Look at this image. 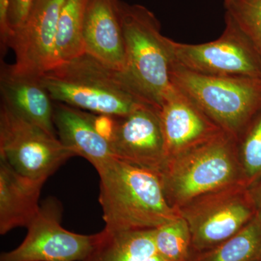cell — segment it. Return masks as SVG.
<instances>
[{
  "label": "cell",
  "mask_w": 261,
  "mask_h": 261,
  "mask_svg": "<svg viewBox=\"0 0 261 261\" xmlns=\"http://www.w3.org/2000/svg\"><path fill=\"white\" fill-rule=\"evenodd\" d=\"M96 170L106 230L154 229L179 216L168 203L156 171L116 158Z\"/></svg>",
  "instance_id": "6da1fadb"
},
{
  "label": "cell",
  "mask_w": 261,
  "mask_h": 261,
  "mask_svg": "<svg viewBox=\"0 0 261 261\" xmlns=\"http://www.w3.org/2000/svg\"><path fill=\"white\" fill-rule=\"evenodd\" d=\"M41 81L53 100L103 116L124 117L151 104L123 71L87 53L47 70Z\"/></svg>",
  "instance_id": "7a4b0ae2"
},
{
  "label": "cell",
  "mask_w": 261,
  "mask_h": 261,
  "mask_svg": "<svg viewBox=\"0 0 261 261\" xmlns=\"http://www.w3.org/2000/svg\"><path fill=\"white\" fill-rule=\"evenodd\" d=\"M237 140L221 132L166 160L160 173L168 203L177 209L201 196L239 185Z\"/></svg>",
  "instance_id": "3957f363"
},
{
  "label": "cell",
  "mask_w": 261,
  "mask_h": 261,
  "mask_svg": "<svg viewBox=\"0 0 261 261\" xmlns=\"http://www.w3.org/2000/svg\"><path fill=\"white\" fill-rule=\"evenodd\" d=\"M169 75L175 88L237 141L261 109V78L200 74L172 61Z\"/></svg>",
  "instance_id": "277c9868"
},
{
  "label": "cell",
  "mask_w": 261,
  "mask_h": 261,
  "mask_svg": "<svg viewBox=\"0 0 261 261\" xmlns=\"http://www.w3.org/2000/svg\"><path fill=\"white\" fill-rule=\"evenodd\" d=\"M125 46L123 73L151 104L161 107L172 92L168 38L161 34L155 15L140 5L121 3Z\"/></svg>",
  "instance_id": "5b68a950"
},
{
  "label": "cell",
  "mask_w": 261,
  "mask_h": 261,
  "mask_svg": "<svg viewBox=\"0 0 261 261\" xmlns=\"http://www.w3.org/2000/svg\"><path fill=\"white\" fill-rule=\"evenodd\" d=\"M75 154L40 126L5 105L0 110V158L20 174L47 181Z\"/></svg>",
  "instance_id": "8992f818"
},
{
  "label": "cell",
  "mask_w": 261,
  "mask_h": 261,
  "mask_svg": "<svg viewBox=\"0 0 261 261\" xmlns=\"http://www.w3.org/2000/svg\"><path fill=\"white\" fill-rule=\"evenodd\" d=\"M225 23L222 35L213 42L189 44L168 39L171 61L200 74L261 78V55L226 14Z\"/></svg>",
  "instance_id": "52a82bcc"
},
{
  "label": "cell",
  "mask_w": 261,
  "mask_h": 261,
  "mask_svg": "<svg viewBox=\"0 0 261 261\" xmlns=\"http://www.w3.org/2000/svg\"><path fill=\"white\" fill-rule=\"evenodd\" d=\"M239 186L201 196L178 207L180 216L189 225L196 248L219 246L251 221V201Z\"/></svg>",
  "instance_id": "ba28073f"
},
{
  "label": "cell",
  "mask_w": 261,
  "mask_h": 261,
  "mask_svg": "<svg viewBox=\"0 0 261 261\" xmlns=\"http://www.w3.org/2000/svg\"><path fill=\"white\" fill-rule=\"evenodd\" d=\"M61 217V204L48 198L27 227L23 243L2 254L0 261H83L93 247L95 234H79L65 229Z\"/></svg>",
  "instance_id": "9c48e42d"
},
{
  "label": "cell",
  "mask_w": 261,
  "mask_h": 261,
  "mask_svg": "<svg viewBox=\"0 0 261 261\" xmlns=\"http://www.w3.org/2000/svg\"><path fill=\"white\" fill-rule=\"evenodd\" d=\"M108 138L116 159L159 173L166 161L159 108L144 104L112 118Z\"/></svg>",
  "instance_id": "30bf717a"
},
{
  "label": "cell",
  "mask_w": 261,
  "mask_h": 261,
  "mask_svg": "<svg viewBox=\"0 0 261 261\" xmlns=\"http://www.w3.org/2000/svg\"><path fill=\"white\" fill-rule=\"evenodd\" d=\"M65 1H34L25 23L8 45L14 51L18 68L42 75L53 68L57 27Z\"/></svg>",
  "instance_id": "8fae6325"
},
{
  "label": "cell",
  "mask_w": 261,
  "mask_h": 261,
  "mask_svg": "<svg viewBox=\"0 0 261 261\" xmlns=\"http://www.w3.org/2000/svg\"><path fill=\"white\" fill-rule=\"evenodd\" d=\"M159 116L166 160L223 132L175 87L160 107Z\"/></svg>",
  "instance_id": "7c38bea8"
},
{
  "label": "cell",
  "mask_w": 261,
  "mask_h": 261,
  "mask_svg": "<svg viewBox=\"0 0 261 261\" xmlns=\"http://www.w3.org/2000/svg\"><path fill=\"white\" fill-rule=\"evenodd\" d=\"M120 0H87L84 10L85 51L98 61L124 70L125 46Z\"/></svg>",
  "instance_id": "4fadbf2b"
},
{
  "label": "cell",
  "mask_w": 261,
  "mask_h": 261,
  "mask_svg": "<svg viewBox=\"0 0 261 261\" xmlns=\"http://www.w3.org/2000/svg\"><path fill=\"white\" fill-rule=\"evenodd\" d=\"M2 104L55 135L54 106L41 75L3 63L0 72Z\"/></svg>",
  "instance_id": "5bb4252c"
},
{
  "label": "cell",
  "mask_w": 261,
  "mask_h": 261,
  "mask_svg": "<svg viewBox=\"0 0 261 261\" xmlns=\"http://www.w3.org/2000/svg\"><path fill=\"white\" fill-rule=\"evenodd\" d=\"M53 121L63 145L95 169L116 158L108 137L99 129V121L92 115L58 102L54 106Z\"/></svg>",
  "instance_id": "9a60e30c"
},
{
  "label": "cell",
  "mask_w": 261,
  "mask_h": 261,
  "mask_svg": "<svg viewBox=\"0 0 261 261\" xmlns=\"http://www.w3.org/2000/svg\"><path fill=\"white\" fill-rule=\"evenodd\" d=\"M45 181L31 179L15 171L0 158V233L28 227L40 209L41 190Z\"/></svg>",
  "instance_id": "2e32d148"
},
{
  "label": "cell",
  "mask_w": 261,
  "mask_h": 261,
  "mask_svg": "<svg viewBox=\"0 0 261 261\" xmlns=\"http://www.w3.org/2000/svg\"><path fill=\"white\" fill-rule=\"evenodd\" d=\"M156 251L154 229L95 233L92 250L83 261H145Z\"/></svg>",
  "instance_id": "e0dca14e"
},
{
  "label": "cell",
  "mask_w": 261,
  "mask_h": 261,
  "mask_svg": "<svg viewBox=\"0 0 261 261\" xmlns=\"http://www.w3.org/2000/svg\"><path fill=\"white\" fill-rule=\"evenodd\" d=\"M87 2V0L65 1L57 27L53 68L72 61L86 53L83 20Z\"/></svg>",
  "instance_id": "ac0fdd59"
},
{
  "label": "cell",
  "mask_w": 261,
  "mask_h": 261,
  "mask_svg": "<svg viewBox=\"0 0 261 261\" xmlns=\"http://www.w3.org/2000/svg\"><path fill=\"white\" fill-rule=\"evenodd\" d=\"M260 257L261 222L255 217L203 261H256Z\"/></svg>",
  "instance_id": "d6986e66"
},
{
  "label": "cell",
  "mask_w": 261,
  "mask_h": 261,
  "mask_svg": "<svg viewBox=\"0 0 261 261\" xmlns=\"http://www.w3.org/2000/svg\"><path fill=\"white\" fill-rule=\"evenodd\" d=\"M156 251L166 261H187L189 256L191 232L186 220L176 219L154 229Z\"/></svg>",
  "instance_id": "ffe728a7"
},
{
  "label": "cell",
  "mask_w": 261,
  "mask_h": 261,
  "mask_svg": "<svg viewBox=\"0 0 261 261\" xmlns=\"http://www.w3.org/2000/svg\"><path fill=\"white\" fill-rule=\"evenodd\" d=\"M226 15L261 55V0H224Z\"/></svg>",
  "instance_id": "44dd1931"
},
{
  "label": "cell",
  "mask_w": 261,
  "mask_h": 261,
  "mask_svg": "<svg viewBox=\"0 0 261 261\" xmlns=\"http://www.w3.org/2000/svg\"><path fill=\"white\" fill-rule=\"evenodd\" d=\"M243 172L248 181L261 177V116L247 132L241 147Z\"/></svg>",
  "instance_id": "7402d4cb"
},
{
  "label": "cell",
  "mask_w": 261,
  "mask_h": 261,
  "mask_svg": "<svg viewBox=\"0 0 261 261\" xmlns=\"http://www.w3.org/2000/svg\"><path fill=\"white\" fill-rule=\"evenodd\" d=\"M34 1L35 0H9L8 22L11 38L25 23Z\"/></svg>",
  "instance_id": "603a6c76"
},
{
  "label": "cell",
  "mask_w": 261,
  "mask_h": 261,
  "mask_svg": "<svg viewBox=\"0 0 261 261\" xmlns=\"http://www.w3.org/2000/svg\"><path fill=\"white\" fill-rule=\"evenodd\" d=\"M9 0H0V34H1L2 47L3 49L8 47L11 32L8 22V11Z\"/></svg>",
  "instance_id": "cb8c5ba5"
},
{
  "label": "cell",
  "mask_w": 261,
  "mask_h": 261,
  "mask_svg": "<svg viewBox=\"0 0 261 261\" xmlns=\"http://www.w3.org/2000/svg\"><path fill=\"white\" fill-rule=\"evenodd\" d=\"M255 217L261 222V182L252 188L248 194Z\"/></svg>",
  "instance_id": "d4e9b609"
},
{
  "label": "cell",
  "mask_w": 261,
  "mask_h": 261,
  "mask_svg": "<svg viewBox=\"0 0 261 261\" xmlns=\"http://www.w3.org/2000/svg\"><path fill=\"white\" fill-rule=\"evenodd\" d=\"M145 261H166L161 255H160L159 253L156 252L154 255H152L150 257H149L147 260Z\"/></svg>",
  "instance_id": "484cf974"
}]
</instances>
